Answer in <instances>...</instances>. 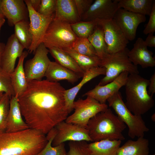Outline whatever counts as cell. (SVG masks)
Segmentation results:
<instances>
[{"label": "cell", "instance_id": "b9f144b4", "mask_svg": "<svg viewBox=\"0 0 155 155\" xmlns=\"http://www.w3.org/2000/svg\"><path fill=\"white\" fill-rule=\"evenodd\" d=\"M30 1L33 9L38 12L41 0H30Z\"/></svg>", "mask_w": 155, "mask_h": 155}, {"label": "cell", "instance_id": "e0dca14e", "mask_svg": "<svg viewBox=\"0 0 155 155\" xmlns=\"http://www.w3.org/2000/svg\"><path fill=\"white\" fill-rule=\"evenodd\" d=\"M24 47L14 34L8 38L2 54L0 68L9 73L14 71L17 59L22 55Z\"/></svg>", "mask_w": 155, "mask_h": 155}, {"label": "cell", "instance_id": "7bdbcfd3", "mask_svg": "<svg viewBox=\"0 0 155 155\" xmlns=\"http://www.w3.org/2000/svg\"><path fill=\"white\" fill-rule=\"evenodd\" d=\"M5 44L3 42L0 43V68L2 54L5 46Z\"/></svg>", "mask_w": 155, "mask_h": 155}, {"label": "cell", "instance_id": "d590c367", "mask_svg": "<svg viewBox=\"0 0 155 155\" xmlns=\"http://www.w3.org/2000/svg\"><path fill=\"white\" fill-rule=\"evenodd\" d=\"M69 150L67 155H90L86 142L70 141L69 143Z\"/></svg>", "mask_w": 155, "mask_h": 155}, {"label": "cell", "instance_id": "836d02e7", "mask_svg": "<svg viewBox=\"0 0 155 155\" xmlns=\"http://www.w3.org/2000/svg\"><path fill=\"white\" fill-rule=\"evenodd\" d=\"M11 97L4 93L0 101V132L5 131Z\"/></svg>", "mask_w": 155, "mask_h": 155}, {"label": "cell", "instance_id": "ac0fdd59", "mask_svg": "<svg viewBox=\"0 0 155 155\" xmlns=\"http://www.w3.org/2000/svg\"><path fill=\"white\" fill-rule=\"evenodd\" d=\"M153 53L148 50L144 40L139 37L136 40L132 49L129 50L127 55L131 62L135 65H140L143 68L155 66V59Z\"/></svg>", "mask_w": 155, "mask_h": 155}, {"label": "cell", "instance_id": "484cf974", "mask_svg": "<svg viewBox=\"0 0 155 155\" xmlns=\"http://www.w3.org/2000/svg\"><path fill=\"white\" fill-rule=\"evenodd\" d=\"M121 141L103 140L88 144L90 155H117Z\"/></svg>", "mask_w": 155, "mask_h": 155}, {"label": "cell", "instance_id": "7c38bea8", "mask_svg": "<svg viewBox=\"0 0 155 155\" xmlns=\"http://www.w3.org/2000/svg\"><path fill=\"white\" fill-rule=\"evenodd\" d=\"M54 128L56 133L52 142L53 146L67 141L92 142L87 129L78 125L63 121Z\"/></svg>", "mask_w": 155, "mask_h": 155}, {"label": "cell", "instance_id": "7dc6e473", "mask_svg": "<svg viewBox=\"0 0 155 155\" xmlns=\"http://www.w3.org/2000/svg\"><path fill=\"white\" fill-rule=\"evenodd\" d=\"M4 93L2 92H0V101L3 96Z\"/></svg>", "mask_w": 155, "mask_h": 155}, {"label": "cell", "instance_id": "44dd1931", "mask_svg": "<svg viewBox=\"0 0 155 155\" xmlns=\"http://www.w3.org/2000/svg\"><path fill=\"white\" fill-rule=\"evenodd\" d=\"M54 19L70 24L80 21L74 0H56Z\"/></svg>", "mask_w": 155, "mask_h": 155}, {"label": "cell", "instance_id": "8d00e7d4", "mask_svg": "<svg viewBox=\"0 0 155 155\" xmlns=\"http://www.w3.org/2000/svg\"><path fill=\"white\" fill-rule=\"evenodd\" d=\"M56 0H41L38 12L45 16H51L55 14Z\"/></svg>", "mask_w": 155, "mask_h": 155}, {"label": "cell", "instance_id": "30bf717a", "mask_svg": "<svg viewBox=\"0 0 155 155\" xmlns=\"http://www.w3.org/2000/svg\"><path fill=\"white\" fill-rule=\"evenodd\" d=\"M28 11L30 29L32 42L28 53H34L39 44L42 42L48 27L55 17V15L47 17L42 15L36 11L32 6L30 0H24Z\"/></svg>", "mask_w": 155, "mask_h": 155}, {"label": "cell", "instance_id": "d4e9b609", "mask_svg": "<svg viewBox=\"0 0 155 155\" xmlns=\"http://www.w3.org/2000/svg\"><path fill=\"white\" fill-rule=\"evenodd\" d=\"M118 9L122 8L133 13L150 15L155 0H117Z\"/></svg>", "mask_w": 155, "mask_h": 155}, {"label": "cell", "instance_id": "2e32d148", "mask_svg": "<svg viewBox=\"0 0 155 155\" xmlns=\"http://www.w3.org/2000/svg\"><path fill=\"white\" fill-rule=\"evenodd\" d=\"M1 7L10 26L21 21H29L28 9L24 0H1Z\"/></svg>", "mask_w": 155, "mask_h": 155}, {"label": "cell", "instance_id": "3957f363", "mask_svg": "<svg viewBox=\"0 0 155 155\" xmlns=\"http://www.w3.org/2000/svg\"><path fill=\"white\" fill-rule=\"evenodd\" d=\"M125 124L110 108L100 112L91 118L86 129L92 142L109 140H123L122 134Z\"/></svg>", "mask_w": 155, "mask_h": 155}, {"label": "cell", "instance_id": "ffe728a7", "mask_svg": "<svg viewBox=\"0 0 155 155\" xmlns=\"http://www.w3.org/2000/svg\"><path fill=\"white\" fill-rule=\"evenodd\" d=\"M104 68L97 67L92 68L85 72L81 81L75 86L65 90L64 97L66 106L68 113L73 110V104L78 93L86 83L100 75L105 74Z\"/></svg>", "mask_w": 155, "mask_h": 155}, {"label": "cell", "instance_id": "277c9868", "mask_svg": "<svg viewBox=\"0 0 155 155\" xmlns=\"http://www.w3.org/2000/svg\"><path fill=\"white\" fill-rule=\"evenodd\" d=\"M149 80L138 74L129 75L125 86L126 102L125 104L133 114L143 115L154 105L152 96L148 93Z\"/></svg>", "mask_w": 155, "mask_h": 155}, {"label": "cell", "instance_id": "1f68e13d", "mask_svg": "<svg viewBox=\"0 0 155 155\" xmlns=\"http://www.w3.org/2000/svg\"><path fill=\"white\" fill-rule=\"evenodd\" d=\"M70 25L72 30L78 37L88 38L97 26L98 20L80 21Z\"/></svg>", "mask_w": 155, "mask_h": 155}, {"label": "cell", "instance_id": "bcb514c9", "mask_svg": "<svg viewBox=\"0 0 155 155\" xmlns=\"http://www.w3.org/2000/svg\"><path fill=\"white\" fill-rule=\"evenodd\" d=\"M151 119L152 121H155V114H153L151 117Z\"/></svg>", "mask_w": 155, "mask_h": 155}, {"label": "cell", "instance_id": "f1b7e54d", "mask_svg": "<svg viewBox=\"0 0 155 155\" xmlns=\"http://www.w3.org/2000/svg\"><path fill=\"white\" fill-rule=\"evenodd\" d=\"M29 24V21H22L16 23L14 26L15 35L24 49L27 50L32 42Z\"/></svg>", "mask_w": 155, "mask_h": 155}, {"label": "cell", "instance_id": "f546056e", "mask_svg": "<svg viewBox=\"0 0 155 155\" xmlns=\"http://www.w3.org/2000/svg\"><path fill=\"white\" fill-rule=\"evenodd\" d=\"M62 50L70 56L84 72L99 66L100 59L98 57H91L81 55L70 49Z\"/></svg>", "mask_w": 155, "mask_h": 155}, {"label": "cell", "instance_id": "7a4b0ae2", "mask_svg": "<svg viewBox=\"0 0 155 155\" xmlns=\"http://www.w3.org/2000/svg\"><path fill=\"white\" fill-rule=\"evenodd\" d=\"M45 135L33 129L0 132V155H37L48 142Z\"/></svg>", "mask_w": 155, "mask_h": 155}, {"label": "cell", "instance_id": "52a82bcc", "mask_svg": "<svg viewBox=\"0 0 155 155\" xmlns=\"http://www.w3.org/2000/svg\"><path fill=\"white\" fill-rule=\"evenodd\" d=\"M78 38L70 24L54 18L49 24L42 42L48 49L52 47L62 50L71 49Z\"/></svg>", "mask_w": 155, "mask_h": 155}, {"label": "cell", "instance_id": "f35d334b", "mask_svg": "<svg viewBox=\"0 0 155 155\" xmlns=\"http://www.w3.org/2000/svg\"><path fill=\"white\" fill-rule=\"evenodd\" d=\"M149 16L148 22L143 31V33L145 34L151 33H154L155 32V1L153 3Z\"/></svg>", "mask_w": 155, "mask_h": 155}, {"label": "cell", "instance_id": "60d3db41", "mask_svg": "<svg viewBox=\"0 0 155 155\" xmlns=\"http://www.w3.org/2000/svg\"><path fill=\"white\" fill-rule=\"evenodd\" d=\"M144 42L147 47H155V36L154 35V33L148 34Z\"/></svg>", "mask_w": 155, "mask_h": 155}, {"label": "cell", "instance_id": "5bb4252c", "mask_svg": "<svg viewBox=\"0 0 155 155\" xmlns=\"http://www.w3.org/2000/svg\"><path fill=\"white\" fill-rule=\"evenodd\" d=\"M118 9L117 0H96L82 16L81 21L113 19Z\"/></svg>", "mask_w": 155, "mask_h": 155}, {"label": "cell", "instance_id": "7402d4cb", "mask_svg": "<svg viewBox=\"0 0 155 155\" xmlns=\"http://www.w3.org/2000/svg\"><path fill=\"white\" fill-rule=\"evenodd\" d=\"M46 80L51 82H58L67 80L73 84L80 78L78 75L71 70L61 66L55 61H51L46 72Z\"/></svg>", "mask_w": 155, "mask_h": 155}, {"label": "cell", "instance_id": "4316f807", "mask_svg": "<svg viewBox=\"0 0 155 155\" xmlns=\"http://www.w3.org/2000/svg\"><path fill=\"white\" fill-rule=\"evenodd\" d=\"M48 49L49 52L55 59V62L75 72L80 78L83 77L85 72L70 56L58 48L52 47Z\"/></svg>", "mask_w": 155, "mask_h": 155}, {"label": "cell", "instance_id": "6da1fadb", "mask_svg": "<svg viewBox=\"0 0 155 155\" xmlns=\"http://www.w3.org/2000/svg\"><path fill=\"white\" fill-rule=\"evenodd\" d=\"M58 82L47 80L28 82L25 92L18 98L23 117L30 128L47 134L69 113L64 94Z\"/></svg>", "mask_w": 155, "mask_h": 155}, {"label": "cell", "instance_id": "d6a6232c", "mask_svg": "<svg viewBox=\"0 0 155 155\" xmlns=\"http://www.w3.org/2000/svg\"><path fill=\"white\" fill-rule=\"evenodd\" d=\"M71 49L81 55L91 57H98L94 49L88 38L78 37Z\"/></svg>", "mask_w": 155, "mask_h": 155}, {"label": "cell", "instance_id": "9a60e30c", "mask_svg": "<svg viewBox=\"0 0 155 155\" xmlns=\"http://www.w3.org/2000/svg\"><path fill=\"white\" fill-rule=\"evenodd\" d=\"M129 74L127 71L123 72L111 82L102 86L97 85L93 89L84 94L83 96L91 97L101 104H106L108 98L125 86Z\"/></svg>", "mask_w": 155, "mask_h": 155}, {"label": "cell", "instance_id": "ba28073f", "mask_svg": "<svg viewBox=\"0 0 155 155\" xmlns=\"http://www.w3.org/2000/svg\"><path fill=\"white\" fill-rule=\"evenodd\" d=\"M108 108L106 104H101L93 98L87 96L84 99H79L74 101L73 104L74 112L68 116L65 121L86 128L91 118Z\"/></svg>", "mask_w": 155, "mask_h": 155}, {"label": "cell", "instance_id": "d6986e66", "mask_svg": "<svg viewBox=\"0 0 155 155\" xmlns=\"http://www.w3.org/2000/svg\"><path fill=\"white\" fill-rule=\"evenodd\" d=\"M22 116L18 98L11 96L5 132H15L29 128Z\"/></svg>", "mask_w": 155, "mask_h": 155}, {"label": "cell", "instance_id": "cb8c5ba5", "mask_svg": "<svg viewBox=\"0 0 155 155\" xmlns=\"http://www.w3.org/2000/svg\"><path fill=\"white\" fill-rule=\"evenodd\" d=\"M149 142L144 137L135 141L129 140L120 147L117 155H148Z\"/></svg>", "mask_w": 155, "mask_h": 155}, {"label": "cell", "instance_id": "e575fe53", "mask_svg": "<svg viewBox=\"0 0 155 155\" xmlns=\"http://www.w3.org/2000/svg\"><path fill=\"white\" fill-rule=\"evenodd\" d=\"M0 92L11 97L15 95L10 73L0 68Z\"/></svg>", "mask_w": 155, "mask_h": 155}, {"label": "cell", "instance_id": "4fadbf2b", "mask_svg": "<svg viewBox=\"0 0 155 155\" xmlns=\"http://www.w3.org/2000/svg\"><path fill=\"white\" fill-rule=\"evenodd\" d=\"M129 41L135 39L137 28L146 20V16L118 9L113 18Z\"/></svg>", "mask_w": 155, "mask_h": 155}, {"label": "cell", "instance_id": "ab89813d", "mask_svg": "<svg viewBox=\"0 0 155 155\" xmlns=\"http://www.w3.org/2000/svg\"><path fill=\"white\" fill-rule=\"evenodd\" d=\"M148 86V91L149 94L153 96L155 93V73L151 76Z\"/></svg>", "mask_w": 155, "mask_h": 155}, {"label": "cell", "instance_id": "f6af8a7d", "mask_svg": "<svg viewBox=\"0 0 155 155\" xmlns=\"http://www.w3.org/2000/svg\"><path fill=\"white\" fill-rule=\"evenodd\" d=\"M1 0H0V18H5L2 11L1 4Z\"/></svg>", "mask_w": 155, "mask_h": 155}, {"label": "cell", "instance_id": "5b68a950", "mask_svg": "<svg viewBox=\"0 0 155 155\" xmlns=\"http://www.w3.org/2000/svg\"><path fill=\"white\" fill-rule=\"evenodd\" d=\"M129 49L113 54L100 59L99 67L106 70L105 76L100 81L98 85L102 86L111 82L122 73L127 72L129 74H138L137 66L134 65L129 60L127 53Z\"/></svg>", "mask_w": 155, "mask_h": 155}, {"label": "cell", "instance_id": "603a6c76", "mask_svg": "<svg viewBox=\"0 0 155 155\" xmlns=\"http://www.w3.org/2000/svg\"><path fill=\"white\" fill-rule=\"evenodd\" d=\"M28 52L23 51L19 58L18 64L13 72L10 74L15 96L18 98L26 90L28 82L24 69V61L28 55Z\"/></svg>", "mask_w": 155, "mask_h": 155}, {"label": "cell", "instance_id": "83f0119b", "mask_svg": "<svg viewBox=\"0 0 155 155\" xmlns=\"http://www.w3.org/2000/svg\"><path fill=\"white\" fill-rule=\"evenodd\" d=\"M88 39L93 47L97 56L100 59L103 58L109 54L104 40L103 30L98 24Z\"/></svg>", "mask_w": 155, "mask_h": 155}, {"label": "cell", "instance_id": "74e56055", "mask_svg": "<svg viewBox=\"0 0 155 155\" xmlns=\"http://www.w3.org/2000/svg\"><path fill=\"white\" fill-rule=\"evenodd\" d=\"M78 16H82L88 10L93 3V0H74Z\"/></svg>", "mask_w": 155, "mask_h": 155}, {"label": "cell", "instance_id": "9c48e42d", "mask_svg": "<svg viewBox=\"0 0 155 155\" xmlns=\"http://www.w3.org/2000/svg\"><path fill=\"white\" fill-rule=\"evenodd\" d=\"M49 52V49L42 42L36 49L34 57L26 62L24 69L28 82L41 80L44 77L51 61L48 56Z\"/></svg>", "mask_w": 155, "mask_h": 155}, {"label": "cell", "instance_id": "8fae6325", "mask_svg": "<svg viewBox=\"0 0 155 155\" xmlns=\"http://www.w3.org/2000/svg\"><path fill=\"white\" fill-rule=\"evenodd\" d=\"M98 24L102 28L109 54L124 50L129 41L113 19L98 20Z\"/></svg>", "mask_w": 155, "mask_h": 155}, {"label": "cell", "instance_id": "8992f818", "mask_svg": "<svg viewBox=\"0 0 155 155\" xmlns=\"http://www.w3.org/2000/svg\"><path fill=\"white\" fill-rule=\"evenodd\" d=\"M108 106L113 108L117 115L128 127V134L132 139L144 137L149 130L142 116L134 115L127 108L119 91L108 99Z\"/></svg>", "mask_w": 155, "mask_h": 155}, {"label": "cell", "instance_id": "ee69618b", "mask_svg": "<svg viewBox=\"0 0 155 155\" xmlns=\"http://www.w3.org/2000/svg\"><path fill=\"white\" fill-rule=\"evenodd\" d=\"M5 22V18H0V31L1 27L4 25Z\"/></svg>", "mask_w": 155, "mask_h": 155}, {"label": "cell", "instance_id": "4dcf8cb0", "mask_svg": "<svg viewBox=\"0 0 155 155\" xmlns=\"http://www.w3.org/2000/svg\"><path fill=\"white\" fill-rule=\"evenodd\" d=\"M56 133L54 127L47 134L48 142L43 149L37 155H67L64 143L53 146L52 143Z\"/></svg>", "mask_w": 155, "mask_h": 155}]
</instances>
